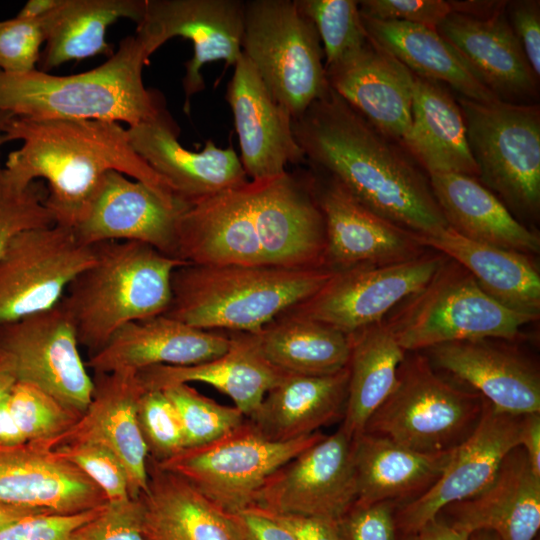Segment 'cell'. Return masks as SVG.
I'll return each mask as SVG.
<instances>
[{
	"label": "cell",
	"mask_w": 540,
	"mask_h": 540,
	"mask_svg": "<svg viewBox=\"0 0 540 540\" xmlns=\"http://www.w3.org/2000/svg\"><path fill=\"white\" fill-rule=\"evenodd\" d=\"M326 233L310 172H285L188 203L176 257L188 264L319 268Z\"/></svg>",
	"instance_id": "cell-1"
},
{
	"label": "cell",
	"mask_w": 540,
	"mask_h": 540,
	"mask_svg": "<svg viewBox=\"0 0 540 540\" xmlns=\"http://www.w3.org/2000/svg\"><path fill=\"white\" fill-rule=\"evenodd\" d=\"M292 129L310 166L336 179L373 213L418 236L449 227L415 159L330 86L292 120Z\"/></svg>",
	"instance_id": "cell-2"
},
{
	"label": "cell",
	"mask_w": 540,
	"mask_h": 540,
	"mask_svg": "<svg viewBox=\"0 0 540 540\" xmlns=\"http://www.w3.org/2000/svg\"><path fill=\"white\" fill-rule=\"evenodd\" d=\"M5 134L8 142L22 143L8 155L5 167L26 182L47 181L45 205L55 225L74 230L111 170L146 184L173 205H186L137 154L127 129L117 122L14 116Z\"/></svg>",
	"instance_id": "cell-3"
},
{
	"label": "cell",
	"mask_w": 540,
	"mask_h": 540,
	"mask_svg": "<svg viewBox=\"0 0 540 540\" xmlns=\"http://www.w3.org/2000/svg\"><path fill=\"white\" fill-rule=\"evenodd\" d=\"M149 55L135 34L89 71L51 75L0 70V111L33 120H100L129 127L157 118L165 109L145 88L142 71Z\"/></svg>",
	"instance_id": "cell-4"
},
{
	"label": "cell",
	"mask_w": 540,
	"mask_h": 540,
	"mask_svg": "<svg viewBox=\"0 0 540 540\" xmlns=\"http://www.w3.org/2000/svg\"><path fill=\"white\" fill-rule=\"evenodd\" d=\"M92 248L94 262L74 278L59 302L90 355L126 324L164 314L173 273L188 264L136 241H107Z\"/></svg>",
	"instance_id": "cell-5"
},
{
	"label": "cell",
	"mask_w": 540,
	"mask_h": 540,
	"mask_svg": "<svg viewBox=\"0 0 540 540\" xmlns=\"http://www.w3.org/2000/svg\"><path fill=\"white\" fill-rule=\"evenodd\" d=\"M334 272L329 267L185 264L173 273L164 315L202 330L255 333L315 294Z\"/></svg>",
	"instance_id": "cell-6"
},
{
	"label": "cell",
	"mask_w": 540,
	"mask_h": 540,
	"mask_svg": "<svg viewBox=\"0 0 540 540\" xmlns=\"http://www.w3.org/2000/svg\"><path fill=\"white\" fill-rule=\"evenodd\" d=\"M486 404L478 392L441 377L424 353L409 352L363 433L421 453L451 451L473 433Z\"/></svg>",
	"instance_id": "cell-7"
},
{
	"label": "cell",
	"mask_w": 540,
	"mask_h": 540,
	"mask_svg": "<svg viewBox=\"0 0 540 540\" xmlns=\"http://www.w3.org/2000/svg\"><path fill=\"white\" fill-rule=\"evenodd\" d=\"M536 319L494 300L464 267L446 258L432 279L385 321L406 352H422L462 340H519L522 328Z\"/></svg>",
	"instance_id": "cell-8"
},
{
	"label": "cell",
	"mask_w": 540,
	"mask_h": 540,
	"mask_svg": "<svg viewBox=\"0 0 540 540\" xmlns=\"http://www.w3.org/2000/svg\"><path fill=\"white\" fill-rule=\"evenodd\" d=\"M478 180L517 217L540 211V109L502 100L457 97Z\"/></svg>",
	"instance_id": "cell-9"
},
{
	"label": "cell",
	"mask_w": 540,
	"mask_h": 540,
	"mask_svg": "<svg viewBox=\"0 0 540 540\" xmlns=\"http://www.w3.org/2000/svg\"><path fill=\"white\" fill-rule=\"evenodd\" d=\"M241 47L292 120L329 89L319 35L295 0L244 1Z\"/></svg>",
	"instance_id": "cell-10"
},
{
	"label": "cell",
	"mask_w": 540,
	"mask_h": 540,
	"mask_svg": "<svg viewBox=\"0 0 540 540\" xmlns=\"http://www.w3.org/2000/svg\"><path fill=\"white\" fill-rule=\"evenodd\" d=\"M325 435L320 431L286 442L270 441L245 422L209 443L154 461L194 486L227 513L253 504L268 477Z\"/></svg>",
	"instance_id": "cell-11"
},
{
	"label": "cell",
	"mask_w": 540,
	"mask_h": 540,
	"mask_svg": "<svg viewBox=\"0 0 540 540\" xmlns=\"http://www.w3.org/2000/svg\"><path fill=\"white\" fill-rule=\"evenodd\" d=\"M434 252L404 262L335 270L315 294L284 313L320 322L348 336L383 321L422 289L447 258Z\"/></svg>",
	"instance_id": "cell-12"
},
{
	"label": "cell",
	"mask_w": 540,
	"mask_h": 540,
	"mask_svg": "<svg viewBox=\"0 0 540 540\" xmlns=\"http://www.w3.org/2000/svg\"><path fill=\"white\" fill-rule=\"evenodd\" d=\"M94 258L92 246L59 225L17 235L0 256V324L56 306Z\"/></svg>",
	"instance_id": "cell-13"
},
{
	"label": "cell",
	"mask_w": 540,
	"mask_h": 540,
	"mask_svg": "<svg viewBox=\"0 0 540 540\" xmlns=\"http://www.w3.org/2000/svg\"><path fill=\"white\" fill-rule=\"evenodd\" d=\"M79 347L75 328L60 303L0 324V352L12 364L16 380L33 384L83 413L94 382Z\"/></svg>",
	"instance_id": "cell-14"
},
{
	"label": "cell",
	"mask_w": 540,
	"mask_h": 540,
	"mask_svg": "<svg viewBox=\"0 0 540 540\" xmlns=\"http://www.w3.org/2000/svg\"><path fill=\"white\" fill-rule=\"evenodd\" d=\"M356 495L353 439L339 427L271 474L252 506L337 521Z\"/></svg>",
	"instance_id": "cell-15"
},
{
	"label": "cell",
	"mask_w": 540,
	"mask_h": 540,
	"mask_svg": "<svg viewBox=\"0 0 540 540\" xmlns=\"http://www.w3.org/2000/svg\"><path fill=\"white\" fill-rule=\"evenodd\" d=\"M243 7L241 0H146L136 35L149 56L173 37L193 44L182 80L187 113L190 98L205 88L201 68L218 60L235 65L242 54Z\"/></svg>",
	"instance_id": "cell-16"
},
{
	"label": "cell",
	"mask_w": 540,
	"mask_h": 540,
	"mask_svg": "<svg viewBox=\"0 0 540 540\" xmlns=\"http://www.w3.org/2000/svg\"><path fill=\"white\" fill-rule=\"evenodd\" d=\"M524 415L500 412L487 401L479 424L453 450L437 481L418 498L397 506V533L414 532L436 519L445 506L484 490L494 479L505 456L520 445Z\"/></svg>",
	"instance_id": "cell-17"
},
{
	"label": "cell",
	"mask_w": 540,
	"mask_h": 540,
	"mask_svg": "<svg viewBox=\"0 0 540 540\" xmlns=\"http://www.w3.org/2000/svg\"><path fill=\"white\" fill-rule=\"evenodd\" d=\"M310 167L313 191L324 218L327 267L340 270L398 263L425 252L415 234L373 213L336 179Z\"/></svg>",
	"instance_id": "cell-18"
},
{
	"label": "cell",
	"mask_w": 540,
	"mask_h": 540,
	"mask_svg": "<svg viewBox=\"0 0 540 540\" xmlns=\"http://www.w3.org/2000/svg\"><path fill=\"white\" fill-rule=\"evenodd\" d=\"M187 205H173L146 184L111 170L104 175L87 216L73 231L86 246L136 241L177 258V221Z\"/></svg>",
	"instance_id": "cell-19"
},
{
	"label": "cell",
	"mask_w": 540,
	"mask_h": 540,
	"mask_svg": "<svg viewBox=\"0 0 540 540\" xmlns=\"http://www.w3.org/2000/svg\"><path fill=\"white\" fill-rule=\"evenodd\" d=\"M234 66L226 99L247 177L255 181L274 178L286 172L287 164L306 162L293 134L291 115L275 101L243 52Z\"/></svg>",
	"instance_id": "cell-20"
},
{
	"label": "cell",
	"mask_w": 540,
	"mask_h": 540,
	"mask_svg": "<svg viewBox=\"0 0 540 540\" xmlns=\"http://www.w3.org/2000/svg\"><path fill=\"white\" fill-rule=\"evenodd\" d=\"M91 401L79 420L58 438L45 442L51 449L73 442H96L110 449L124 466L130 497L148 488V451L138 419L137 404L144 389L137 371L95 374Z\"/></svg>",
	"instance_id": "cell-21"
},
{
	"label": "cell",
	"mask_w": 540,
	"mask_h": 540,
	"mask_svg": "<svg viewBox=\"0 0 540 540\" xmlns=\"http://www.w3.org/2000/svg\"><path fill=\"white\" fill-rule=\"evenodd\" d=\"M497 339L462 340L428 348L426 357L481 394L496 410L540 413V374L527 357Z\"/></svg>",
	"instance_id": "cell-22"
},
{
	"label": "cell",
	"mask_w": 540,
	"mask_h": 540,
	"mask_svg": "<svg viewBox=\"0 0 540 540\" xmlns=\"http://www.w3.org/2000/svg\"><path fill=\"white\" fill-rule=\"evenodd\" d=\"M107 502L84 472L46 443L0 446V503L70 514Z\"/></svg>",
	"instance_id": "cell-23"
},
{
	"label": "cell",
	"mask_w": 540,
	"mask_h": 540,
	"mask_svg": "<svg viewBox=\"0 0 540 540\" xmlns=\"http://www.w3.org/2000/svg\"><path fill=\"white\" fill-rule=\"evenodd\" d=\"M127 132L137 154L186 203L248 181L232 147L222 149L208 140L200 152L185 149L177 139L179 130L166 110L151 121L127 128Z\"/></svg>",
	"instance_id": "cell-24"
},
{
	"label": "cell",
	"mask_w": 540,
	"mask_h": 540,
	"mask_svg": "<svg viewBox=\"0 0 540 540\" xmlns=\"http://www.w3.org/2000/svg\"><path fill=\"white\" fill-rule=\"evenodd\" d=\"M506 7L483 15L454 12L436 30L499 99L528 104L537 95L538 78L511 28Z\"/></svg>",
	"instance_id": "cell-25"
},
{
	"label": "cell",
	"mask_w": 540,
	"mask_h": 540,
	"mask_svg": "<svg viewBox=\"0 0 540 540\" xmlns=\"http://www.w3.org/2000/svg\"><path fill=\"white\" fill-rule=\"evenodd\" d=\"M325 73L338 95L378 131L402 145L412 123V72L408 68L369 38L357 54Z\"/></svg>",
	"instance_id": "cell-26"
},
{
	"label": "cell",
	"mask_w": 540,
	"mask_h": 540,
	"mask_svg": "<svg viewBox=\"0 0 540 540\" xmlns=\"http://www.w3.org/2000/svg\"><path fill=\"white\" fill-rule=\"evenodd\" d=\"M230 336L187 325L164 314L134 321L120 328L86 366L95 374L155 366H185L224 354Z\"/></svg>",
	"instance_id": "cell-27"
},
{
	"label": "cell",
	"mask_w": 540,
	"mask_h": 540,
	"mask_svg": "<svg viewBox=\"0 0 540 540\" xmlns=\"http://www.w3.org/2000/svg\"><path fill=\"white\" fill-rule=\"evenodd\" d=\"M441 513L448 516V524L467 534L489 530L501 540H534L540 527V477L517 446L484 490L445 506Z\"/></svg>",
	"instance_id": "cell-28"
},
{
	"label": "cell",
	"mask_w": 540,
	"mask_h": 540,
	"mask_svg": "<svg viewBox=\"0 0 540 540\" xmlns=\"http://www.w3.org/2000/svg\"><path fill=\"white\" fill-rule=\"evenodd\" d=\"M348 382V367L328 375L286 373L246 420L270 441L308 436L343 418Z\"/></svg>",
	"instance_id": "cell-29"
},
{
	"label": "cell",
	"mask_w": 540,
	"mask_h": 540,
	"mask_svg": "<svg viewBox=\"0 0 540 540\" xmlns=\"http://www.w3.org/2000/svg\"><path fill=\"white\" fill-rule=\"evenodd\" d=\"M258 351L248 333L230 335L221 356L192 365H155L137 371L144 391H162L177 384L206 383L229 396L248 417L285 375Z\"/></svg>",
	"instance_id": "cell-30"
},
{
	"label": "cell",
	"mask_w": 540,
	"mask_h": 540,
	"mask_svg": "<svg viewBox=\"0 0 540 540\" xmlns=\"http://www.w3.org/2000/svg\"><path fill=\"white\" fill-rule=\"evenodd\" d=\"M402 146L428 175L478 178L461 108L439 82L412 73V123Z\"/></svg>",
	"instance_id": "cell-31"
},
{
	"label": "cell",
	"mask_w": 540,
	"mask_h": 540,
	"mask_svg": "<svg viewBox=\"0 0 540 540\" xmlns=\"http://www.w3.org/2000/svg\"><path fill=\"white\" fill-rule=\"evenodd\" d=\"M428 176L448 226L455 232L529 256L539 252V235L520 222L477 178L460 173Z\"/></svg>",
	"instance_id": "cell-32"
},
{
	"label": "cell",
	"mask_w": 540,
	"mask_h": 540,
	"mask_svg": "<svg viewBox=\"0 0 540 540\" xmlns=\"http://www.w3.org/2000/svg\"><path fill=\"white\" fill-rule=\"evenodd\" d=\"M453 450L421 453L382 437L360 434L353 439L355 503L390 501L399 506L418 498L441 476Z\"/></svg>",
	"instance_id": "cell-33"
},
{
	"label": "cell",
	"mask_w": 540,
	"mask_h": 540,
	"mask_svg": "<svg viewBox=\"0 0 540 540\" xmlns=\"http://www.w3.org/2000/svg\"><path fill=\"white\" fill-rule=\"evenodd\" d=\"M415 236L424 248L459 263L500 304L539 317L540 276L529 255L470 240L450 227L433 235Z\"/></svg>",
	"instance_id": "cell-34"
},
{
	"label": "cell",
	"mask_w": 540,
	"mask_h": 540,
	"mask_svg": "<svg viewBox=\"0 0 540 540\" xmlns=\"http://www.w3.org/2000/svg\"><path fill=\"white\" fill-rule=\"evenodd\" d=\"M138 498L148 540H240L227 512L150 458L148 488Z\"/></svg>",
	"instance_id": "cell-35"
},
{
	"label": "cell",
	"mask_w": 540,
	"mask_h": 540,
	"mask_svg": "<svg viewBox=\"0 0 540 540\" xmlns=\"http://www.w3.org/2000/svg\"><path fill=\"white\" fill-rule=\"evenodd\" d=\"M369 38L412 73L451 86L460 96L483 103L501 100L436 29L361 15Z\"/></svg>",
	"instance_id": "cell-36"
},
{
	"label": "cell",
	"mask_w": 540,
	"mask_h": 540,
	"mask_svg": "<svg viewBox=\"0 0 540 540\" xmlns=\"http://www.w3.org/2000/svg\"><path fill=\"white\" fill-rule=\"evenodd\" d=\"M146 0H60L41 18L45 47L39 67L48 72L57 66L96 55H113L106 42L107 28L120 18L137 25L143 19Z\"/></svg>",
	"instance_id": "cell-37"
},
{
	"label": "cell",
	"mask_w": 540,
	"mask_h": 540,
	"mask_svg": "<svg viewBox=\"0 0 540 540\" xmlns=\"http://www.w3.org/2000/svg\"><path fill=\"white\" fill-rule=\"evenodd\" d=\"M349 382L342 428L352 439L392 391L406 351L385 319L348 335Z\"/></svg>",
	"instance_id": "cell-38"
},
{
	"label": "cell",
	"mask_w": 540,
	"mask_h": 540,
	"mask_svg": "<svg viewBox=\"0 0 540 540\" xmlns=\"http://www.w3.org/2000/svg\"><path fill=\"white\" fill-rule=\"evenodd\" d=\"M248 334L260 354L285 373L328 375L348 365L349 337L314 320L282 313Z\"/></svg>",
	"instance_id": "cell-39"
},
{
	"label": "cell",
	"mask_w": 540,
	"mask_h": 540,
	"mask_svg": "<svg viewBox=\"0 0 540 540\" xmlns=\"http://www.w3.org/2000/svg\"><path fill=\"white\" fill-rule=\"evenodd\" d=\"M295 2L317 30L324 47L325 69L351 58L368 43L369 37L362 22L358 1L295 0Z\"/></svg>",
	"instance_id": "cell-40"
},
{
	"label": "cell",
	"mask_w": 540,
	"mask_h": 540,
	"mask_svg": "<svg viewBox=\"0 0 540 540\" xmlns=\"http://www.w3.org/2000/svg\"><path fill=\"white\" fill-rule=\"evenodd\" d=\"M7 405L27 442H50L68 431L83 414L39 387L19 381L7 397Z\"/></svg>",
	"instance_id": "cell-41"
},
{
	"label": "cell",
	"mask_w": 540,
	"mask_h": 540,
	"mask_svg": "<svg viewBox=\"0 0 540 540\" xmlns=\"http://www.w3.org/2000/svg\"><path fill=\"white\" fill-rule=\"evenodd\" d=\"M179 415L185 448L209 443L242 425L246 416L237 407L226 406L199 393L189 384L164 390Z\"/></svg>",
	"instance_id": "cell-42"
},
{
	"label": "cell",
	"mask_w": 540,
	"mask_h": 540,
	"mask_svg": "<svg viewBox=\"0 0 540 540\" xmlns=\"http://www.w3.org/2000/svg\"><path fill=\"white\" fill-rule=\"evenodd\" d=\"M43 183L26 182L0 165V256L20 233L54 225Z\"/></svg>",
	"instance_id": "cell-43"
},
{
	"label": "cell",
	"mask_w": 540,
	"mask_h": 540,
	"mask_svg": "<svg viewBox=\"0 0 540 540\" xmlns=\"http://www.w3.org/2000/svg\"><path fill=\"white\" fill-rule=\"evenodd\" d=\"M137 419L150 459L162 462L185 449L179 415L164 391L143 392Z\"/></svg>",
	"instance_id": "cell-44"
},
{
	"label": "cell",
	"mask_w": 540,
	"mask_h": 540,
	"mask_svg": "<svg viewBox=\"0 0 540 540\" xmlns=\"http://www.w3.org/2000/svg\"><path fill=\"white\" fill-rule=\"evenodd\" d=\"M53 450L84 472L102 490L108 502L130 498L126 470L104 445L90 441L73 442Z\"/></svg>",
	"instance_id": "cell-45"
},
{
	"label": "cell",
	"mask_w": 540,
	"mask_h": 540,
	"mask_svg": "<svg viewBox=\"0 0 540 540\" xmlns=\"http://www.w3.org/2000/svg\"><path fill=\"white\" fill-rule=\"evenodd\" d=\"M45 42L42 20L22 18L0 21V70L25 73L37 69Z\"/></svg>",
	"instance_id": "cell-46"
},
{
	"label": "cell",
	"mask_w": 540,
	"mask_h": 540,
	"mask_svg": "<svg viewBox=\"0 0 540 540\" xmlns=\"http://www.w3.org/2000/svg\"><path fill=\"white\" fill-rule=\"evenodd\" d=\"M74 540H148L143 530L141 501L130 497L107 502L77 530Z\"/></svg>",
	"instance_id": "cell-47"
},
{
	"label": "cell",
	"mask_w": 540,
	"mask_h": 540,
	"mask_svg": "<svg viewBox=\"0 0 540 540\" xmlns=\"http://www.w3.org/2000/svg\"><path fill=\"white\" fill-rule=\"evenodd\" d=\"M360 14L383 21H403L436 29L450 14L463 11V1L445 0H363Z\"/></svg>",
	"instance_id": "cell-48"
},
{
	"label": "cell",
	"mask_w": 540,
	"mask_h": 540,
	"mask_svg": "<svg viewBox=\"0 0 540 540\" xmlns=\"http://www.w3.org/2000/svg\"><path fill=\"white\" fill-rule=\"evenodd\" d=\"M104 506L79 513L28 515L0 529V540H74L77 530Z\"/></svg>",
	"instance_id": "cell-49"
},
{
	"label": "cell",
	"mask_w": 540,
	"mask_h": 540,
	"mask_svg": "<svg viewBox=\"0 0 540 540\" xmlns=\"http://www.w3.org/2000/svg\"><path fill=\"white\" fill-rule=\"evenodd\" d=\"M390 501L353 505L337 520L341 540H397L395 510Z\"/></svg>",
	"instance_id": "cell-50"
},
{
	"label": "cell",
	"mask_w": 540,
	"mask_h": 540,
	"mask_svg": "<svg viewBox=\"0 0 540 540\" xmlns=\"http://www.w3.org/2000/svg\"><path fill=\"white\" fill-rule=\"evenodd\" d=\"M509 23L534 73L540 76V9L539 1H517L507 4Z\"/></svg>",
	"instance_id": "cell-51"
},
{
	"label": "cell",
	"mask_w": 540,
	"mask_h": 540,
	"mask_svg": "<svg viewBox=\"0 0 540 540\" xmlns=\"http://www.w3.org/2000/svg\"><path fill=\"white\" fill-rule=\"evenodd\" d=\"M228 515L240 540H297L284 524L258 507Z\"/></svg>",
	"instance_id": "cell-52"
},
{
	"label": "cell",
	"mask_w": 540,
	"mask_h": 540,
	"mask_svg": "<svg viewBox=\"0 0 540 540\" xmlns=\"http://www.w3.org/2000/svg\"><path fill=\"white\" fill-rule=\"evenodd\" d=\"M268 513L284 524L295 535L297 540H341L337 521L335 520Z\"/></svg>",
	"instance_id": "cell-53"
},
{
	"label": "cell",
	"mask_w": 540,
	"mask_h": 540,
	"mask_svg": "<svg viewBox=\"0 0 540 540\" xmlns=\"http://www.w3.org/2000/svg\"><path fill=\"white\" fill-rule=\"evenodd\" d=\"M519 446L526 452L533 472L540 477V413L523 416Z\"/></svg>",
	"instance_id": "cell-54"
},
{
	"label": "cell",
	"mask_w": 540,
	"mask_h": 540,
	"mask_svg": "<svg viewBox=\"0 0 540 540\" xmlns=\"http://www.w3.org/2000/svg\"><path fill=\"white\" fill-rule=\"evenodd\" d=\"M469 534L460 531L438 517L422 528L406 534H398L397 540H467Z\"/></svg>",
	"instance_id": "cell-55"
},
{
	"label": "cell",
	"mask_w": 540,
	"mask_h": 540,
	"mask_svg": "<svg viewBox=\"0 0 540 540\" xmlns=\"http://www.w3.org/2000/svg\"><path fill=\"white\" fill-rule=\"evenodd\" d=\"M26 442L10 413L6 398L0 402V446H15Z\"/></svg>",
	"instance_id": "cell-56"
},
{
	"label": "cell",
	"mask_w": 540,
	"mask_h": 540,
	"mask_svg": "<svg viewBox=\"0 0 540 540\" xmlns=\"http://www.w3.org/2000/svg\"><path fill=\"white\" fill-rule=\"evenodd\" d=\"M41 512L47 511L33 507L0 503V529L25 516Z\"/></svg>",
	"instance_id": "cell-57"
},
{
	"label": "cell",
	"mask_w": 540,
	"mask_h": 540,
	"mask_svg": "<svg viewBox=\"0 0 540 540\" xmlns=\"http://www.w3.org/2000/svg\"><path fill=\"white\" fill-rule=\"evenodd\" d=\"M60 0H29L17 14L18 17L40 19L56 8Z\"/></svg>",
	"instance_id": "cell-58"
},
{
	"label": "cell",
	"mask_w": 540,
	"mask_h": 540,
	"mask_svg": "<svg viewBox=\"0 0 540 540\" xmlns=\"http://www.w3.org/2000/svg\"><path fill=\"white\" fill-rule=\"evenodd\" d=\"M17 382L9 359L0 352V402L5 400Z\"/></svg>",
	"instance_id": "cell-59"
},
{
	"label": "cell",
	"mask_w": 540,
	"mask_h": 540,
	"mask_svg": "<svg viewBox=\"0 0 540 540\" xmlns=\"http://www.w3.org/2000/svg\"><path fill=\"white\" fill-rule=\"evenodd\" d=\"M14 115L8 111H0V148L8 142L5 134L6 124L12 119Z\"/></svg>",
	"instance_id": "cell-60"
},
{
	"label": "cell",
	"mask_w": 540,
	"mask_h": 540,
	"mask_svg": "<svg viewBox=\"0 0 540 540\" xmlns=\"http://www.w3.org/2000/svg\"><path fill=\"white\" fill-rule=\"evenodd\" d=\"M467 540H501L500 537L489 530H478L469 534Z\"/></svg>",
	"instance_id": "cell-61"
}]
</instances>
